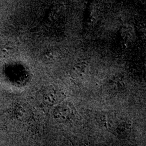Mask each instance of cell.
Listing matches in <instances>:
<instances>
[{"label": "cell", "mask_w": 146, "mask_h": 146, "mask_svg": "<svg viewBox=\"0 0 146 146\" xmlns=\"http://www.w3.org/2000/svg\"><path fill=\"white\" fill-rule=\"evenodd\" d=\"M121 36L125 42L133 41L135 37L134 28L129 25H125L122 27L120 31Z\"/></svg>", "instance_id": "cell-4"}, {"label": "cell", "mask_w": 146, "mask_h": 146, "mask_svg": "<svg viewBox=\"0 0 146 146\" xmlns=\"http://www.w3.org/2000/svg\"><path fill=\"white\" fill-rule=\"evenodd\" d=\"M74 69L75 72L78 74H84L86 72L87 66L84 63H79L75 66Z\"/></svg>", "instance_id": "cell-7"}, {"label": "cell", "mask_w": 146, "mask_h": 146, "mask_svg": "<svg viewBox=\"0 0 146 146\" xmlns=\"http://www.w3.org/2000/svg\"><path fill=\"white\" fill-rule=\"evenodd\" d=\"M14 52V47L9 43H6L0 46V56L8 57Z\"/></svg>", "instance_id": "cell-5"}, {"label": "cell", "mask_w": 146, "mask_h": 146, "mask_svg": "<svg viewBox=\"0 0 146 146\" xmlns=\"http://www.w3.org/2000/svg\"><path fill=\"white\" fill-rule=\"evenodd\" d=\"M98 120L107 131L117 137H125L130 130V124L127 121L117 119L115 116L108 113H100Z\"/></svg>", "instance_id": "cell-1"}, {"label": "cell", "mask_w": 146, "mask_h": 146, "mask_svg": "<svg viewBox=\"0 0 146 146\" xmlns=\"http://www.w3.org/2000/svg\"><path fill=\"white\" fill-rule=\"evenodd\" d=\"M66 96L61 90L52 86L48 87L43 93L44 103L48 106H56L64 101Z\"/></svg>", "instance_id": "cell-3"}, {"label": "cell", "mask_w": 146, "mask_h": 146, "mask_svg": "<svg viewBox=\"0 0 146 146\" xmlns=\"http://www.w3.org/2000/svg\"><path fill=\"white\" fill-rule=\"evenodd\" d=\"M68 139L69 140L70 142H71L73 144V146H88L87 144H86L85 142L83 141H80L78 139L75 137L74 138L73 137L69 136L67 137Z\"/></svg>", "instance_id": "cell-8"}, {"label": "cell", "mask_w": 146, "mask_h": 146, "mask_svg": "<svg viewBox=\"0 0 146 146\" xmlns=\"http://www.w3.org/2000/svg\"><path fill=\"white\" fill-rule=\"evenodd\" d=\"M109 85L112 88H119L122 87V86L125 84L122 78H121L119 76H115L109 81Z\"/></svg>", "instance_id": "cell-6"}, {"label": "cell", "mask_w": 146, "mask_h": 146, "mask_svg": "<svg viewBox=\"0 0 146 146\" xmlns=\"http://www.w3.org/2000/svg\"><path fill=\"white\" fill-rule=\"evenodd\" d=\"M52 115L57 122L65 125L74 124L78 121L77 111L70 102L64 101L55 106L53 109Z\"/></svg>", "instance_id": "cell-2"}]
</instances>
